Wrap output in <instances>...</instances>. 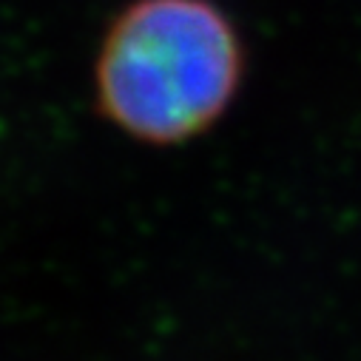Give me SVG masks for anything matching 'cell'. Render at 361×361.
Returning a JSON list of instances; mask_svg holds the SVG:
<instances>
[{
    "instance_id": "obj_1",
    "label": "cell",
    "mask_w": 361,
    "mask_h": 361,
    "mask_svg": "<svg viewBox=\"0 0 361 361\" xmlns=\"http://www.w3.org/2000/svg\"><path fill=\"white\" fill-rule=\"evenodd\" d=\"M242 82V43L211 0H134L109 26L94 85L123 134L171 145L211 128Z\"/></svg>"
}]
</instances>
